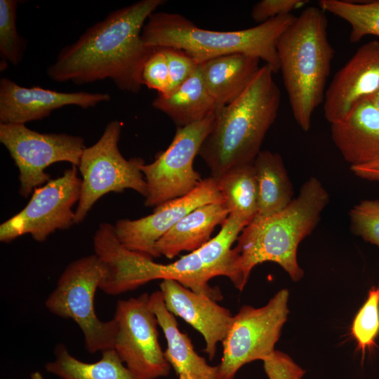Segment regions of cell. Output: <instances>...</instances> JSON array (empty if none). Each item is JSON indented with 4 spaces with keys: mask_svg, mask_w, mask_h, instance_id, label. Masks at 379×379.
Here are the masks:
<instances>
[{
    "mask_svg": "<svg viewBox=\"0 0 379 379\" xmlns=\"http://www.w3.org/2000/svg\"><path fill=\"white\" fill-rule=\"evenodd\" d=\"M161 48L166 55L168 69L169 86L166 92L168 93L186 81L199 64L180 49L173 47Z\"/></svg>",
    "mask_w": 379,
    "mask_h": 379,
    "instance_id": "obj_31",
    "label": "cell"
},
{
    "mask_svg": "<svg viewBox=\"0 0 379 379\" xmlns=\"http://www.w3.org/2000/svg\"><path fill=\"white\" fill-rule=\"evenodd\" d=\"M31 379H44V376L39 371H34L30 375Z\"/></svg>",
    "mask_w": 379,
    "mask_h": 379,
    "instance_id": "obj_36",
    "label": "cell"
},
{
    "mask_svg": "<svg viewBox=\"0 0 379 379\" xmlns=\"http://www.w3.org/2000/svg\"><path fill=\"white\" fill-rule=\"evenodd\" d=\"M142 86L155 90L158 94L166 93L169 86L168 69L166 55L161 47L152 48L141 74Z\"/></svg>",
    "mask_w": 379,
    "mask_h": 379,
    "instance_id": "obj_30",
    "label": "cell"
},
{
    "mask_svg": "<svg viewBox=\"0 0 379 379\" xmlns=\"http://www.w3.org/2000/svg\"><path fill=\"white\" fill-rule=\"evenodd\" d=\"M351 331L363 353L375 343L379 333V287L373 286L352 322Z\"/></svg>",
    "mask_w": 379,
    "mask_h": 379,
    "instance_id": "obj_28",
    "label": "cell"
},
{
    "mask_svg": "<svg viewBox=\"0 0 379 379\" xmlns=\"http://www.w3.org/2000/svg\"><path fill=\"white\" fill-rule=\"evenodd\" d=\"M319 7L346 21L351 27L350 41L357 43L368 35L379 36V0L352 2L321 0Z\"/></svg>",
    "mask_w": 379,
    "mask_h": 379,
    "instance_id": "obj_26",
    "label": "cell"
},
{
    "mask_svg": "<svg viewBox=\"0 0 379 379\" xmlns=\"http://www.w3.org/2000/svg\"><path fill=\"white\" fill-rule=\"evenodd\" d=\"M110 99L111 95L107 93L60 92L39 86L28 88L2 77L0 79V123L25 124L43 119L54 110L65 106L88 109Z\"/></svg>",
    "mask_w": 379,
    "mask_h": 379,
    "instance_id": "obj_15",
    "label": "cell"
},
{
    "mask_svg": "<svg viewBox=\"0 0 379 379\" xmlns=\"http://www.w3.org/2000/svg\"><path fill=\"white\" fill-rule=\"evenodd\" d=\"M248 223L232 215L221 225L218 234L199 249L182 256L175 262L161 264L141 255L133 270V282L138 288L153 280L173 279L190 290L205 294L215 301L222 295L209 281L224 276L230 279L232 272V245Z\"/></svg>",
    "mask_w": 379,
    "mask_h": 379,
    "instance_id": "obj_6",
    "label": "cell"
},
{
    "mask_svg": "<svg viewBox=\"0 0 379 379\" xmlns=\"http://www.w3.org/2000/svg\"><path fill=\"white\" fill-rule=\"evenodd\" d=\"M164 0H140L112 11L63 47L46 69L52 81L84 84L110 79L125 92L138 93L143 66L152 51L142 40L148 18Z\"/></svg>",
    "mask_w": 379,
    "mask_h": 379,
    "instance_id": "obj_1",
    "label": "cell"
},
{
    "mask_svg": "<svg viewBox=\"0 0 379 379\" xmlns=\"http://www.w3.org/2000/svg\"><path fill=\"white\" fill-rule=\"evenodd\" d=\"M77 166L36 187L27 204L0 225V241L10 243L24 234L43 242L56 230L71 227L74 222V205L79 200L81 179Z\"/></svg>",
    "mask_w": 379,
    "mask_h": 379,
    "instance_id": "obj_12",
    "label": "cell"
},
{
    "mask_svg": "<svg viewBox=\"0 0 379 379\" xmlns=\"http://www.w3.org/2000/svg\"><path fill=\"white\" fill-rule=\"evenodd\" d=\"M328 21L319 7L305 8L278 41L283 82L295 121L310 130L312 116L323 102L334 50L327 34Z\"/></svg>",
    "mask_w": 379,
    "mask_h": 379,
    "instance_id": "obj_5",
    "label": "cell"
},
{
    "mask_svg": "<svg viewBox=\"0 0 379 379\" xmlns=\"http://www.w3.org/2000/svg\"><path fill=\"white\" fill-rule=\"evenodd\" d=\"M210 203H224L217 180L212 176L203 179L189 194L157 206L149 215L117 220L115 232L126 248L157 258L159 257L157 241L194 209Z\"/></svg>",
    "mask_w": 379,
    "mask_h": 379,
    "instance_id": "obj_14",
    "label": "cell"
},
{
    "mask_svg": "<svg viewBox=\"0 0 379 379\" xmlns=\"http://www.w3.org/2000/svg\"><path fill=\"white\" fill-rule=\"evenodd\" d=\"M213 113L204 119L177 127L169 146L156 154L153 162L141 166L147 184L145 206L157 207L189 194L202 181L193 166L194 158L212 130Z\"/></svg>",
    "mask_w": 379,
    "mask_h": 379,
    "instance_id": "obj_10",
    "label": "cell"
},
{
    "mask_svg": "<svg viewBox=\"0 0 379 379\" xmlns=\"http://www.w3.org/2000/svg\"><path fill=\"white\" fill-rule=\"evenodd\" d=\"M230 213L224 203H210L194 209L177 222L156 243L159 257L172 259L182 251L192 252L211 239L215 227L222 225Z\"/></svg>",
    "mask_w": 379,
    "mask_h": 379,
    "instance_id": "obj_21",
    "label": "cell"
},
{
    "mask_svg": "<svg viewBox=\"0 0 379 379\" xmlns=\"http://www.w3.org/2000/svg\"><path fill=\"white\" fill-rule=\"evenodd\" d=\"M105 274V265L95 254L74 260L65 267L45 301L50 312L70 319L79 326L91 354L113 349L117 333L114 317L103 321L95 311V294Z\"/></svg>",
    "mask_w": 379,
    "mask_h": 379,
    "instance_id": "obj_7",
    "label": "cell"
},
{
    "mask_svg": "<svg viewBox=\"0 0 379 379\" xmlns=\"http://www.w3.org/2000/svg\"><path fill=\"white\" fill-rule=\"evenodd\" d=\"M122 126L118 120L109 121L99 140L82 153L78 166L82 178L75 224L82 222L95 202L109 192L131 189L143 197L147 194L141 171L145 161L140 157L126 159L119 149Z\"/></svg>",
    "mask_w": 379,
    "mask_h": 379,
    "instance_id": "obj_8",
    "label": "cell"
},
{
    "mask_svg": "<svg viewBox=\"0 0 379 379\" xmlns=\"http://www.w3.org/2000/svg\"><path fill=\"white\" fill-rule=\"evenodd\" d=\"M331 138L350 166L379 158V111L365 98L340 121L331 124Z\"/></svg>",
    "mask_w": 379,
    "mask_h": 379,
    "instance_id": "obj_18",
    "label": "cell"
},
{
    "mask_svg": "<svg viewBox=\"0 0 379 379\" xmlns=\"http://www.w3.org/2000/svg\"><path fill=\"white\" fill-rule=\"evenodd\" d=\"M350 168L360 178L379 182V158L366 164L351 166Z\"/></svg>",
    "mask_w": 379,
    "mask_h": 379,
    "instance_id": "obj_34",
    "label": "cell"
},
{
    "mask_svg": "<svg viewBox=\"0 0 379 379\" xmlns=\"http://www.w3.org/2000/svg\"><path fill=\"white\" fill-rule=\"evenodd\" d=\"M366 98L379 111V86L372 94L366 97Z\"/></svg>",
    "mask_w": 379,
    "mask_h": 379,
    "instance_id": "obj_35",
    "label": "cell"
},
{
    "mask_svg": "<svg viewBox=\"0 0 379 379\" xmlns=\"http://www.w3.org/2000/svg\"><path fill=\"white\" fill-rule=\"evenodd\" d=\"M260 59L231 54L200 63L203 80L217 110L237 99L258 74Z\"/></svg>",
    "mask_w": 379,
    "mask_h": 379,
    "instance_id": "obj_20",
    "label": "cell"
},
{
    "mask_svg": "<svg viewBox=\"0 0 379 379\" xmlns=\"http://www.w3.org/2000/svg\"><path fill=\"white\" fill-rule=\"evenodd\" d=\"M288 298V289H281L265 305H244L233 316L230 328L222 343V355L216 379H234L244 365L255 360L264 361L274 352L289 313Z\"/></svg>",
    "mask_w": 379,
    "mask_h": 379,
    "instance_id": "obj_9",
    "label": "cell"
},
{
    "mask_svg": "<svg viewBox=\"0 0 379 379\" xmlns=\"http://www.w3.org/2000/svg\"><path fill=\"white\" fill-rule=\"evenodd\" d=\"M267 65L234 101L215 112L213 128L198 155L218 178L231 168L253 163L275 121L281 93Z\"/></svg>",
    "mask_w": 379,
    "mask_h": 379,
    "instance_id": "obj_3",
    "label": "cell"
},
{
    "mask_svg": "<svg viewBox=\"0 0 379 379\" xmlns=\"http://www.w3.org/2000/svg\"><path fill=\"white\" fill-rule=\"evenodd\" d=\"M18 1L0 0V55L3 64L18 65L22 59L25 43L16 27Z\"/></svg>",
    "mask_w": 379,
    "mask_h": 379,
    "instance_id": "obj_27",
    "label": "cell"
},
{
    "mask_svg": "<svg viewBox=\"0 0 379 379\" xmlns=\"http://www.w3.org/2000/svg\"><path fill=\"white\" fill-rule=\"evenodd\" d=\"M295 18L291 13L245 29L214 31L199 27L179 13L155 11L146 21L141 37L147 47L176 48L199 64L240 53L265 61L276 73L279 71L278 41Z\"/></svg>",
    "mask_w": 379,
    "mask_h": 379,
    "instance_id": "obj_4",
    "label": "cell"
},
{
    "mask_svg": "<svg viewBox=\"0 0 379 379\" xmlns=\"http://www.w3.org/2000/svg\"><path fill=\"white\" fill-rule=\"evenodd\" d=\"M258 185V214L273 215L293 200V187L280 154L260 151L253 161Z\"/></svg>",
    "mask_w": 379,
    "mask_h": 379,
    "instance_id": "obj_23",
    "label": "cell"
},
{
    "mask_svg": "<svg viewBox=\"0 0 379 379\" xmlns=\"http://www.w3.org/2000/svg\"><path fill=\"white\" fill-rule=\"evenodd\" d=\"M152 105L169 117L177 127L201 120L217 110L204 84L200 64L179 86L166 93L158 94Z\"/></svg>",
    "mask_w": 379,
    "mask_h": 379,
    "instance_id": "obj_22",
    "label": "cell"
},
{
    "mask_svg": "<svg viewBox=\"0 0 379 379\" xmlns=\"http://www.w3.org/2000/svg\"><path fill=\"white\" fill-rule=\"evenodd\" d=\"M328 202L327 190L319 180L311 177L284 209L268 216L256 215L232 248L230 280L234 286L242 291L253 269L268 261L280 265L293 281L301 279L304 271L297 259L298 246L315 229Z\"/></svg>",
    "mask_w": 379,
    "mask_h": 379,
    "instance_id": "obj_2",
    "label": "cell"
},
{
    "mask_svg": "<svg viewBox=\"0 0 379 379\" xmlns=\"http://www.w3.org/2000/svg\"><path fill=\"white\" fill-rule=\"evenodd\" d=\"M159 287L166 309L201 334L205 341L204 352L213 359L218 343H222L227 335L234 315L213 298L193 291L177 281L162 280Z\"/></svg>",
    "mask_w": 379,
    "mask_h": 379,
    "instance_id": "obj_17",
    "label": "cell"
},
{
    "mask_svg": "<svg viewBox=\"0 0 379 379\" xmlns=\"http://www.w3.org/2000/svg\"><path fill=\"white\" fill-rule=\"evenodd\" d=\"M308 2L307 0H262L253 6L251 16L255 22L261 24L277 17L291 14Z\"/></svg>",
    "mask_w": 379,
    "mask_h": 379,
    "instance_id": "obj_32",
    "label": "cell"
},
{
    "mask_svg": "<svg viewBox=\"0 0 379 379\" xmlns=\"http://www.w3.org/2000/svg\"><path fill=\"white\" fill-rule=\"evenodd\" d=\"M117 324L114 350L138 379L167 376L171 365L158 340L159 325L147 293L119 300L113 317Z\"/></svg>",
    "mask_w": 379,
    "mask_h": 379,
    "instance_id": "obj_13",
    "label": "cell"
},
{
    "mask_svg": "<svg viewBox=\"0 0 379 379\" xmlns=\"http://www.w3.org/2000/svg\"><path fill=\"white\" fill-rule=\"evenodd\" d=\"M216 180L229 215L249 223L258 214V185L253 163L231 168Z\"/></svg>",
    "mask_w": 379,
    "mask_h": 379,
    "instance_id": "obj_25",
    "label": "cell"
},
{
    "mask_svg": "<svg viewBox=\"0 0 379 379\" xmlns=\"http://www.w3.org/2000/svg\"><path fill=\"white\" fill-rule=\"evenodd\" d=\"M149 305L166 340L165 357L178 379H216L218 366L208 364L197 353L190 338L180 331L175 316L166 309L160 291L149 295Z\"/></svg>",
    "mask_w": 379,
    "mask_h": 379,
    "instance_id": "obj_19",
    "label": "cell"
},
{
    "mask_svg": "<svg viewBox=\"0 0 379 379\" xmlns=\"http://www.w3.org/2000/svg\"><path fill=\"white\" fill-rule=\"evenodd\" d=\"M349 214L353 233L379 247V200H363Z\"/></svg>",
    "mask_w": 379,
    "mask_h": 379,
    "instance_id": "obj_29",
    "label": "cell"
},
{
    "mask_svg": "<svg viewBox=\"0 0 379 379\" xmlns=\"http://www.w3.org/2000/svg\"><path fill=\"white\" fill-rule=\"evenodd\" d=\"M0 142L19 171L20 194L27 198L51 180L45 169L57 162L79 166L86 148L82 137L65 133H39L25 124L0 123Z\"/></svg>",
    "mask_w": 379,
    "mask_h": 379,
    "instance_id": "obj_11",
    "label": "cell"
},
{
    "mask_svg": "<svg viewBox=\"0 0 379 379\" xmlns=\"http://www.w3.org/2000/svg\"><path fill=\"white\" fill-rule=\"evenodd\" d=\"M101 353L99 361L86 363L72 356L66 346L60 343L55 348L54 360L45 364V370L60 379H138L114 349Z\"/></svg>",
    "mask_w": 379,
    "mask_h": 379,
    "instance_id": "obj_24",
    "label": "cell"
},
{
    "mask_svg": "<svg viewBox=\"0 0 379 379\" xmlns=\"http://www.w3.org/2000/svg\"><path fill=\"white\" fill-rule=\"evenodd\" d=\"M262 361L269 379H301L305 373L288 354L279 350Z\"/></svg>",
    "mask_w": 379,
    "mask_h": 379,
    "instance_id": "obj_33",
    "label": "cell"
},
{
    "mask_svg": "<svg viewBox=\"0 0 379 379\" xmlns=\"http://www.w3.org/2000/svg\"><path fill=\"white\" fill-rule=\"evenodd\" d=\"M379 86V42L373 40L361 46L334 75L325 91L324 117L333 124L342 120L359 100Z\"/></svg>",
    "mask_w": 379,
    "mask_h": 379,
    "instance_id": "obj_16",
    "label": "cell"
}]
</instances>
